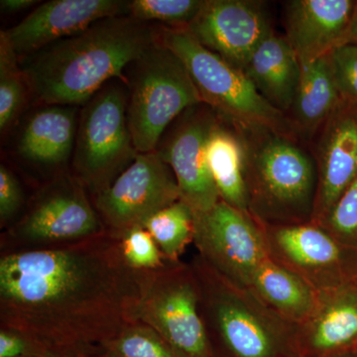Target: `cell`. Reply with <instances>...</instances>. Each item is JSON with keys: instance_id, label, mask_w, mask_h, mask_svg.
<instances>
[{"instance_id": "23", "label": "cell", "mask_w": 357, "mask_h": 357, "mask_svg": "<svg viewBox=\"0 0 357 357\" xmlns=\"http://www.w3.org/2000/svg\"><path fill=\"white\" fill-rule=\"evenodd\" d=\"M206 161L220 201L249 213L243 138L231 122L220 116L208 137Z\"/></svg>"}, {"instance_id": "1", "label": "cell", "mask_w": 357, "mask_h": 357, "mask_svg": "<svg viewBox=\"0 0 357 357\" xmlns=\"http://www.w3.org/2000/svg\"><path fill=\"white\" fill-rule=\"evenodd\" d=\"M143 272L105 231L0 259V325L62 357H96L131 324Z\"/></svg>"}, {"instance_id": "36", "label": "cell", "mask_w": 357, "mask_h": 357, "mask_svg": "<svg viewBox=\"0 0 357 357\" xmlns=\"http://www.w3.org/2000/svg\"><path fill=\"white\" fill-rule=\"evenodd\" d=\"M356 354H357V349H356Z\"/></svg>"}, {"instance_id": "9", "label": "cell", "mask_w": 357, "mask_h": 357, "mask_svg": "<svg viewBox=\"0 0 357 357\" xmlns=\"http://www.w3.org/2000/svg\"><path fill=\"white\" fill-rule=\"evenodd\" d=\"M181 199L177 181L157 150L138 153L114 182L96 195L95 208L105 229L122 239L152 215Z\"/></svg>"}, {"instance_id": "13", "label": "cell", "mask_w": 357, "mask_h": 357, "mask_svg": "<svg viewBox=\"0 0 357 357\" xmlns=\"http://www.w3.org/2000/svg\"><path fill=\"white\" fill-rule=\"evenodd\" d=\"M105 231L86 189L76 177L56 178L40 192L29 211L14 227L13 236L45 246L70 243Z\"/></svg>"}, {"instance_id": "8", "label": "cell", "mask_w": 357, "mask_h": 357, "mask_svg": "<svg viewBox=\"0 0 357 357\" xmlns=\"http://www.w3.org/2000/svg\"><path fill=\"white\" fill-rule=\"evenodd\" d=\"M136 321L153 328L181 356L215 357L191 264L165 259L158 269L143 272Z\"/></svg>"}, {"instance_id": "4", "label": "cell", "mask_w": 357, "mask_h": 357, "mask_svg": "<svg viewBox=\"0 0 357 357\" xmlns=\"http://www.w3.org/2000/svg\"><path fill=\"white\" fill-rule=\"evenodd\" d=\"M201 311L215 357H297L295 326L275 314L250 288L232 283L192 258Z\"/></svg>"}, {"instance_id": "29", "label": "cell", "mask_w": 357, "mask_h": 357, "mask_svg": "<svg viewBox=\"0 0 357 357\" xmlns=\"http://www.w3.org/2000/svg\"><path fill=\"white\" fill-rule=\"evenodd\" d=\"M121 248L124 259L133 269L151 271L165 263L153 237L143 227H136L122 237Z\"/></svg>"}, {"instance_id": "28", "label": "cell", "mask_w": 357, "mask_h": 357, "mask_svg": "<svg viewBox=\"0 0 357 357\" xmlns=\"http://www.w3.org/2000/svg\"><path fill=\"white\" fill-rule=\"evenodd\" d=\"M317 225L340 243L357 251V177Z\"/></svg>"}, {"instance_id": "18", "label": "cell", "mask_w": 357, "mask_h": 357, "mask_svg": "<svg viewBox=\"0 0 357 357\" xmlns=\"http://www.w3.org/2000/svg\"><path fill=\"white\" fill-rule=\"evenodd\" d=\"M356 0H291L284 8L289 44L300 62L330 55L349 43Z\"/></svg>"}, {"instance_id": "15", "label": "cell", "mask_w": 357, "mask_h": 357, "mask_svg": "<svg viewBox=\"0 0 357 357\" xmlns=\"http://www.w3.org/2000/svg\"><path fill=\"white\" fill-rule=\"evenodd\" d=\"M312 141L318 171L312 222L317 223L357 177V105L342 100Z\"/></svg>"}, {"instance_id": "2", "label": "cell", "mask_w": 357, "mask_h": 357, "mask_svg": "<svg viewBox=\"0 0 357 357\" xmlns=\"http://www.w3.org/2000/svg\"><path fill=\"white\" fill-rule=\"evenodd\" d=\"M158 39V30L129 16L93 23L84 31L25 56L21 70L44 105H84L109 82L128 84L124 70Z\"/></svg>"}, {"instance_id": "35", "label": "cell", "mask_w": 357, "mask_h": 357, "mask_svg": "<svg viewBox=\"0 0 357 357\" xmlns=\"http://www.w3.org/2000/svg\"><path fill=\"white\" fill-rule=\"evenodd\" d=\"M340 357H357L356 352H351V354H345V356H342Z\"/></svg>"}, {"instance_id": "20", "label": "cell", "mask_w": 357, "mask_h": 357, "mask_svg": "<svg viewBox=\"0 0 357 357\" xmlns=\"http://www.w3.org/2000/svg\"><path fill=\"white\" fill-rule=\"evenodd\" d=\"M244 73L270 105L289 114L299 84L301 63L285 37L270 34L249 59Z\"/></svg>"}, {"instance_id": "31", "label": "cell", "mask_w": 357, "mask_h": 357, "mask_svg": "<svg viewBox=\"0 0 357 357\" xmlns=\"http://www.w3.org/2000/svg\"><path fill=\"white\" fill-rule=\"evenodd\" d=\"M22 189L20 182L10 170L3 164L0 165V222L1 227L11 220L20 211L23 204Z\"/></svg>"}, {"instance_id": "24", "label": "cell", "mask_w": 357, "mask_h": 357, "mask_svg": "<svg viewBox=\"0 0 357 357\" xmlns=\"http://www.w3.org/2000/svg\"><path fill=\"white\" fill-rule=\"evenodd\" d=\"M143 229L153 237L166 260L180 261L187 246L194 241V213L180 199L152 215Z\"/></svg>"}, {"instance_id": "33", "label": "cell", "mask_w": 357, "mask_h": 357, "mask_svg": "<svg viewBox=\"0 0 357 357\" xmlns=\"http://www.w3.org/2000/svg\"><path fill=\"white\" fill-rule=\"evenodd\" d=\"M37 3L40 2L35 0H1L0 8L2 13H16L36 6Z\"/></svg>"}, {"instance_id": "7", "label": "cell", "mask_w": 357, "mask_h": 357, "mask_svg": "<svg viewBox=\"0 0 357 357\" xmlns=\"http://www.w3.org/2000/svg\"><path fill=\"white\" fill-rule=\"evenodd\" d=\"M128 86L121 79L105 84L79 112L73 165L86 191L98 195L135 159L129 130Z\"/></svg>"}, {"instance_id": "12", "label": "cell", "mask_w": 357, "mask_h": 357, "mask_svg": "<svg viewBox=\"0 0 357 357\" xmlns=\"http://www.w3.org/2000/svg\"><path fill=\"white\" fill-rule=\"evenodd\" d=\"M218 119L208 105H195L171 124L156 149L173 171L181 199L194 213L211 210L220 201L206 161V144Z\"/></svg>"}, {"instance_id": "32", "label": "cell", "mask_w": 357, "mask_h": 357, "mask_svg": "<svg viewBox=\"0 0 357 357\" xmlns=\"http://www.w3.org/2000/svg\"><path fill=\"white\" fill-rule=\"evenodd\" d=\"M32 340L23 333L1 328L0 330V357H30Z\"/></svg>"}, {"instance_id": "25", "label": "cell", "mask_w": 357, "mask_h": 357, "mask_svg": "<svg viewBox=\"0 0 357 357\" xmlns=\"http://www.w3.org/2000/svg\"><path fill=\"white\" fill-rule=\"evenodd\" d=\"M27 82L20 67V59L9 43L3 30L0 32V129L6 130L24 107Z\"/></svg>"}, {"instance_id": "17", "label": "cell", "mask_w": 357, "mask_h": 357, "mask_svg": "<svg viewBox=\"0 0 357 357\" xmlns=\"http://www.w3.org/2000/svg\"><path fill=\"white\" fill-rule=\"evenodd\" d=\"M297 357H340L357 349V279L319 293L309 318L295 328Z\"/></svg>"}, {"instance_id": "5", "label": "cell", "mask_w": 357, "mask_h": 357, "mask_svg": "<svg viewBox=\"0 0 357 357\" xmlns=\"http://www.w3.org/2000/svg\"><path fill=\"white\" fill-rule=\"evenodd\" d=\"M158 38L182 61L202 102L222 119L236 126L266 128L298 137L288 115L260 95L244 70L204 48L185 29L163 27Z\"/></svg>"}, {"instance_id": "3", "label": "cell", "mask_w": 357, "mask_h": 357, "mask_svg": "<svg viewBox=\"0 0 357 357\" xmlns=\"http://www.w3.org/2000/svg\"><path fill=\"white\" fill-rule=\"evenodd\" d=\"M234 126L245 152L249 215L264 227L312 222L318 190L312 152L295 136L266 128Z\"/></svg>"}, {"instance_id": "34", "label": "cell", "mask_w": 357, "mask_h": 357, "mask_svg": "<svg viewBox=\"0 0 357 357\" xmlns=\"http://www.w3.org/2000/svg\"><path fill=\"white\" fill-rule=\"evenodd\" d=\"M349 42L357 44V0L352 15L351 31H349Z\"/></svg>"}, {"instance_id": "14", "label": "cell", "mask_w": 357, "mask_h": 357, "mask_svg": "<svg viewBox=\"0 0 357 357\" xmlns=\"http://www.w3.org/2000/svg\"><path fill=\"white\" fill-rule=\"evenodd\" d=\"M185 30L204 48L243 70L274 32L266 4L256 0H206Z\"/></svg>"}, {"instance_id": "22", "label": "cell", "mask_w": 357, "mask_h": 357, "mask_svg": "<svg viewBox=\"0 0 357 357\" xmlns=\"http://www.w3.org/2000/svg\"><path fill=\"white\" fill-rule=\"evenodd\" d=\"M249 288L295 328L309 318L319 295L307 282L269 257L258 267Z\"/></svg>"}, {"instance_id": "10", "label": "cell", "mask_w": 357, "mask_h": 357, "mask_svg": "<svg viewBox=\"0 0 357 357\" xmlns=\"http://www.w3.org/2000/svg\"><path fill=\"white\" fill-rule=\"evenodd\" d=\"M198 255L227 280L249 288L268 257L261 225L248 213L220 201L211 210L194 213Z\"/></svg>"}, {"instance_id": "27", "label": "cell", "mask_w": 357, "mask_h": 357, "mask_svg": "<svg viewBox=\"0 0 357 357\" xmlns=\"http://www.w3.org/2000/svg\"><path fill=\"white\" fill-rule=\"evenodd\" d=\"M206 0H131L126 16L140 22L156 21L164 27L185 29L203 8Z\"/></svg>"}, {"instance_id": "19", "label": "cell", "mask_w": 357, "mask_h": 357, "mask_svg": "<svg viewBox=\"0 0 357 357\" xmlns=\"http://www.w3.org/2000/svg\"><path fill=\"white\" fill-rule=\"evenodd\" d=\"M77 107L45 105L29 117L17 141L21 158L44 166H58L74 151Z\"/></svg>"}, {"instance_id": "26", "label": "cell", "mask_w": 357, "mask_h": 357, "mask_svg": "<svg viewBox=\"0 0 357 357\" xmlns=\"http://www.w3.org/2000/svg\"><path fill=\"white\" fill-rule=\"evenodd\" d=\"M96 357H183L153 328L135 321L100 347Z\"/></svg>"}, {"instance_id": "6", "label": "cell", "mask_w": 357, "mask_h": 357, "mask_svg": "<svg viewBox=\"0 0 357 357\" xmlns=\"http://www.w3.org/2000/svg\"><path fill=\"white\" fill-rule=\"evenodd\" d=\"M126 70L129 130L136 151L149 153L181 114L203 102L182 61L159 38Z\"/></svg>"}, {"instance_id": "30", "label": "cell", "mask_w": 357, "mask_h": 357, "mask_svg": "<svg viewBox=\"0 0 357 357\" xmlns=\"http://www.w3.org/2000/svg\"><path fill=\"white\" fill-rule=\"evenodd\" d=\"M328 57L340 98L357 105V44L340 45Z\"/></svg>"}, {"instance_id": "11", "label": "cell", "mask_w": 357, "mask_h": 357, "mask_svg": "<svg viewBox=\"0 0 357 357\" xmlns=\"http://www.w3.org/2000/svg\"><path fill=\"white\" fill-rule=\"evenodd\" d=\"M261 227L268 257L317 292L357 279V251L340 243L317 223Z\"/></svg>"}, {"instance_id": "16", "label": "cell", "mask_w": 357, "mask_h": 357, "mask_svg": "<svg viewBox=\"0 0 357 357\" xmlns=\"http://www.w3.org/2000/svg\"><path fill=\"white\" fill-rule=\"evenodd\" d=\"M122 0H51L40 4L27 17L6 30L18 57L84 31L105 18L126 16Z\"/></svg>"}, {"instance_id": "21", "label": "cell", "mask_w": 357, "mask_h": 357, "mask_svg": "<svg viewBox=\"0 0 357 357\" xmlns=\"http://www.w3.org/2000/svg\"><path fill=\"white\" fill-rule=\"evenodd\" d=\"M301 63V76L288 116L301 140L312 141L342 102L330 57Z\"/></svg>"}]
</instances>
